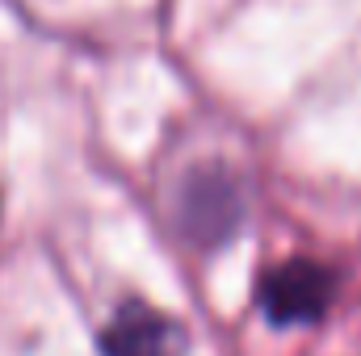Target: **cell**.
<instances>
[{"instance_id": "obj_1", "label": "cell", "mask_w": 361, "mask_h": 356, "mask_svg": "<svg viewBox=\"0 0 361 356\" xmlns=\"http://www.w3.org/2000/svg\"><path fill=\"white\" fill-rule=\"evenodd\" d=\"M336 272L319 260H281L257 285V306L273 327H307L319 323L336 298Z\"/></svg>"}, {"instance_id": "obj_3", "label": "cell", "mask_w": 361, "mask_h": 356, "mask_svg": "<svg viewBox=\"0 0 361 356\" xmlns=\"http://www.w3.org/2000/svg\"><path fill=\"white\" fill-rule=\"evenodd\" d=\"M240 193L219 177H202L185 189V201H180V214H185V231L202 243H214V239H227V231H235L240 222Z\"/></svg>"}, {"instance_id": "obj_2", "label": "cell", "mask_w": 361, "mask_h": 356, "mask_svg": "<svg viewBox=\"0 0 361 356\" xmlns=\"http://www.w3.org/2000/svg\"><path fill=\"white\" fill-rule=\"evenodd\" d=\"M101 356H185V327L147 302H126L101 327Z\"/></svg>"}]
</instances>
